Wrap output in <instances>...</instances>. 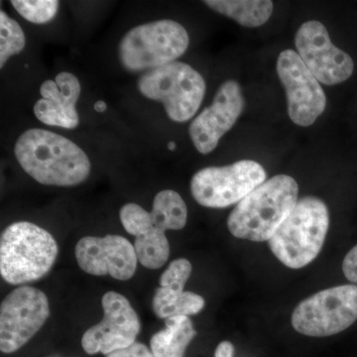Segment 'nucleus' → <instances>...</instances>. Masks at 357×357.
Instances as JSON below:
<instances>
[{
    "label": "nucleus",
    "instance_id": "f8f14e48",
    "mask_svg": "<svg viewBox=\"0 0 357 357\" xmlns=\"http://www.w3.org/2000/svg\"><path fill=\"white\" fill-rule=\"evenodd\" d=\"M277 73L287 96L291 121L303 128L312 126L326 109L325 91L319 82L293 50L281 52Z\"/></svg>",
    "mask_w": 357,
    "mask_h": 357
},
{
    "label": "nucleus",
    "instance_id": "6ab92c4d",
    "mask_svg": "<svg viewBox=\"0 0 357 357\" xmlns=\"http://www.w3.org/2000/svg\"><path fill=\"white\" fill-rule=\"evenodd\" d=\"M206 6L248 28L262 26L273 13L270 0H206Z\"/></svg>",
    "mask_w": 357,
    "mask_h": 357
},
{
    "label": "nucleus",
    "instance_id": "aec40b11",
    "mask_svg": "<svg viewBox=\"0 0 357 357\" xmlns=\"http://www.w3.org/2000/svg\"><path fill=\"white\" fill-rule=\"evenodd\" d=\"M26 38L20 25L4 11H0V68H3L8 59L21 53Z\"/></svg>",
    "mask_w": 357,
    "mask_h": 357
},
{
    "label": "nucleus",
    "instance_id": "9b49d317",
    "mask_svg": "<svg viewBox=\"0 0 357 357\" xmlns=\"http://www.w3.org/2000/svg\"><path fill=\"white\" fill-rule=\"evenodd\" d=\"M102 306V321L89 328L82 338L84 351L88 354L100 352L109 356L135 344L140 321L128 298L109 291L103 295Z\"/></svg>",
    "mask_w": 357,
    "mask_h": 357
},
{
    "label": "nucleus",
    "instance_id": "f257e3e1",
    "mask_svg": "<svg viewBox=\"0 0 357 357\" xmlns=\"http://www.w3.org/2000/svg\"><path fill=\"white\" fill-rule=\"evenodd\" d=\"M18 163L42 185L70 187L84 182L91 161L77 144L46 129L26 130L14 147Z\"/></svg>",
    "mask_w": 357,
    "mask_h": 357
},
{
    "label": "nucleus",
    "instance_id": "ddd939ff",
    "mask_svg": "<svg viewBox=\"0 0 357 357\" xmlns=\"http://www.w3.org/2000/svg\"><path fill=\"white\" fill-rule=\"evenodd\" d=\"M295 44L298 55L319 83L335 86L351 77L354 60L333 44L326 26L319 21H307L301 26Z\"/></svg>",
    "mask_w": 357,
    "mask_h": 357
},
{
    "label": "nucleus",
    "instance_id": "f03ea898",
    "mask_svg": "<svg viewBox=\"0 0 357 357\" xmlns=\"http://www.w3.org/2000/svg\"><path fill=\"white\" fill-rule=\"evenodd\" d=\"M124 229L135 236L134 248L138 261L148 269L163 267L170 256L165 232L180 230L187 225L188 208L184 199L173 190H164L155 196L152 211L128 203L119 213Z\"/></svg>",
    "mask_w": 357,
    "mask_h": 357
},
{
    "label": "nucleus",
    "instance_id": "f3484780",
    "mask_svg": "<svg viewBox=\"0 0 357 357\" xmlns=\"http://www.w3.org/2000/svg\"><path fill=\"white\" fill-rule=\"evenodd\" d=\"M79 79L70 73L57 75L55 81L41 84V100L34 105V114L40 121L51 126L75 129L79 123L76 105L81 96Z\"/></svg>",
    "mask_w": 357,
    "mask_h": 357
},
{
    "label": "nucleus",
    "instance_id": "5701e85b",
    "mask_svg": "<svg viewBox=\"0 0 357 357\" xmlns=\"http://www.w3.org/2000/svg\"><path fill=\"white\" fill-rule=\"evenodd\" d=\"M342 271L347 280L357 283V245L345 256L342 262Z\"/></svg>",
    "mask_w": 357,
    "mask_h": 357
},
{
    "label": "nucleus",
    "instance_id": "1a4fd4ad",
    "mask_svg": "<svg viewBox=\"0 0 357 357\" xmlns=\"http://www.w3.org/2000/svg\"><path fill=\"white\" fill-rule=\"evenodd\" d=\"M266 181V172L257 162L241 160L230 165L208 167L191 181L192 198L206 208H223L238 204Z\"/></svg>",
    "mask_w": 357,
    "mask_h": 357
},
{
    "label": "nucleus",
    "instance_id": "4be33fe9",
    "mask_svg": "<svg viewBox=\"0 0 357 357\" xmlns=\"http://www.w3.org/2000/svg\"><path fill=\"white\" fill-rule=\"evenodd\" d=\"M107 357H155L151 349L141 342H135L126 349L110 354Z\"/></svg>",
    "mask_w": 357,
    "mask_h": 357
},
{
    "label": "nucleus",
    "instance_id": "a211bd4d",
    "mask_svg": "<svg viewBox=\"0 0 357 357\" xmlns=\"http://www.w3.org/2000/svg\"><path fill=\"white\" fill-rule=\"evenodd\" d=\"M196 335L189 317H172L166 319L165 328L151 337L150 349L155 357H184Z\"/></svg>",
    "mask_w": 357,
    "mask_h": 357
},
{
    "label": "nucleus",
    "instance_id": "39448f33",
    "mask_svg": "<svg viewBox=\"0 0 357 357\" xmlns=\"http://www.w3.org/2000/svg\"><path fill=\"white\" fill-rule=\"evenodd\" d=\"M328 227L330 215L325 202L317 197H304L268 243L279 261L300 269L321 252Z\"/></svg>",
    "mask_w": 357,
    "mask_h": 357
},
{
    "label": "nucleus",
    "instance_id": "a878e982",
    "mask_svg": "<svg viewBox=\"0 0 357 357\" xmlns=\"http://www.w3.org/2000/svg\"><path fill=\"white\" fill-rule=\"evenodd\" d=\"M168 148L170 150H175L176 149L175 142H169Z\"/></svg>",
    "mask_w": 357,
    "mask_h": 357
},
{
    "label": "nucleus",
    "instance_id": "7ed1b4c3",
    "mask_svg": "<svg viewBox=\"0 0 357 357\" xmlns=\"http://www.w3.org/2000/svg\"><path fill=\"white\" fill-rule=\"evenodd\" d=\"M299 185L288 175L265 181L236 204L227 218L230 234L236 238L269 241L298 203Z\"/></svg>",
    "mask_w": 357,
    "mask_h": 357
},
{
    "label": "nucleus",
    "instance_id": "423d86ee",
    "mask_svg": "<svg viewBox=\"0 0 357 357\" xmlns=\"http://www.w3.org/2000/svg\"><path fill=\"white\" fill-rule=\"evenodd\" d=\"M189 44L187 30L177 21H152L124 35L119 43V60L129 72L157 69L184 55Z\"/></svg>",
    "mask_w": 357,
    "mask_h": 357
},
{
    "label": "nucleus",
    "instance_id": "6e6552de",
    "mask_svg": "<svg viewBox=\"0 0 357 357\" xmlns=\"http://www.w3.org/2000/svg\"><path fill=\"white\" fill-rule=\"evenodd\" d=\"M357 321V286L342 285L319 291L303 300L292 314L298 333L325 337L344 332Z\"/></svg>",
    "mask_w": 357,
    "mask_h": 357
},
{
    "label": "nucleus",
    "instance_id": "9d476101",
    "mask_svg": "<svg viewBox=\"0 0 357 357\" xmlns=\"http://www.w3.org/2000/svg\"><path fill=\"white\" fill-rule=\"evenodd\" d=\"M50 316L46 294L31 286L14 289L0 306V351H20L41 330Z\"/></svg>",
    "mask_w": 357,
    "mask_h": 357
},
{
    "label": "nucleus",
    "instance_id": "412c9836",
    "mask_svg": "<svg viewBox=\"0 0 357 357\" xmlns=\"http://www.w3.org/2000/svg\"><path fill=\"white\" fill-rule=\"evenodd\" d=\"M11 4L24 20L35 24L50 22L60 6L57 0H13Z\"/></svg>",
    "mask_w": 357,
    "mask_h": 357
},
{
    "label": "nucleus",
    "instance_id": "20e7f679",
    "mask_svg": "<svg viewBox=\"0 0 357 357\" xmlns=\"http://www.w3.org/2000/svg\"><path fill=\"white\" fill-rule=\"evenodd\" d=\"M58 253L50 232L32 222H14L0 237V274L11 285L38 280L50 271Z\"/></svg>",
    "mask_w": 357,
    "mask_h": 357
},
{
    "label": "nucleus",
    "instance_id": "b1692460",
    "mask_svg": "<svg viewBox=\"0 0 357 357\" xmlns=\"http://www.w3.org/2000/svg\"><path fill=\"white\" fill-rule=\"evenodd\" d=\"M234 347L229 340H223L218 345L215 357H234Z\"/></svg>",
    "mask_w": 357,
    "mask_h": 357
},
{
    "label": "nucleus",
    "instance_id": "0eeeda50",
    "mask_svg": "<svg viewBox=\"0 0 357 357\" xmlns=\"http://www.w3.org/2000/svg\"><path fill=\"white\" fill-rule=\"evenodd\" d=\"M145 98L163 103L169 119L190 121L198 112L206 93V82L198 70L183 62L148 70L138 79Z\"/></svg>",
    "mask_w": 357,
    "mask_h": 357
},
{
    "label": "nucleus",
    "instance_id": "2eb2a0df",
    "mask_svg": "<svg viewBox=\"0 0 357 357\" xmlns=\"http://www.w3.org/2000/svg\"><path fill=\"white\" fill-rule=\"evenodd\" d=\"M244 109V96L241 84L234 79L218 88L213 102L190 124L192 144L199 153L206 155L217 148L225 133L229 132Z\"/></svg>",
    "mask_w": 357,
    "mask_h": 357
},
{
    "label": "nucleus",
    "instance_id": "dca6fc26",
    "mask_svg": "<svg viewBox=\"0 0 357 357\" xmlns=\"http://www.w3.org/2000/svg\"><path fill=\"white\" fill-rule=\"evenodd\" d=\"M191 274V262L178 258L161 275L160 287L155 291L153 298L154 314L159 319L192 316L204 309L206 302L202 296L184 291Z\"/></svg>",
    "mask_w": 357,
    "mask_h": 357
},
{
    "label": "nucleus",
    "instance_id": "393cba45",
    "mask_svg": "<svg viewBox=\"0 0 357 357\" xmlns=\"http://www.w3.org/2000/svg\"><path fill=\"white\" fill-rule=\"evenodd\" d=\"M107 103L105 102H102V100H98V102H96L95 103V105H93V109H95L96 112H105V109H107Z\"/></svg>",
    "mask_w": 357,
    "mask_h": 357
},
{
    "label": "nucleus",
    "instance_id": "4468645a",
    "mask_svg": "<svg viewBox=\"0 0 357 357\" xmlns=\"http://www.w3.org/2000/svg\"><path fill=\"white\" fill-rule=\"evenodd\" d=\"M77 265L93 276H109L119 281L132 278L137 268L135 248L128 239L115 234L84 236L75 248Z\"/></svg>",
    "mask_w": 357,
    "mask_h": 357
}]
</instances>
